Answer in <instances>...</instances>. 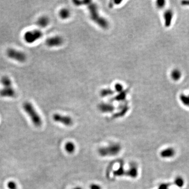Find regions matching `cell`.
Returning <instances> with one entry per match:
<instances>
[{
  "label": "cell",
  "instance_id": "6da1fadb",
  "mask_svg": "<svg viewBox=\"0 0 189 189\" xmlns=\"http://www.w3.org/2000/svg\"><path fill=\"white\" fill-rule=\"evenodd\" d=\"M87 5L88 6L90 16L92 20L100 27L103 28H107L108 27V23L106 19L100 16L95 4L92 3L91 1H89Z\"/></svg>",
  "mask_w": 189,
  "mask_h": 189
},
{
  "label": "cell",
  "instance_id": "7a4b0ae2",
  "mask_svg": "<svg viewBox=\"0 0 189 189\" xmlns=\"http://www.w3.org/2000/svg\"><path fill=\"white\" fill-rule=\"evenodd\" d=\"M24 110L29 117L33 123L36 127H40L42 124V120L40 116L35 110L33 105L29 102L26 101L23 105Z\"/></svg>",
  "mask_w": 189,
  "mask_h": 189
},
{
  "label": "cell",
  "instance_id": "3957f363",
  "mask_svg": "<svg viewBox=\"0 0 189 189\" xmlns=\"http://www.w3.org/2000/svg\"><path fill=\"white\" fill-rule=\"evenodd\" d=\"M122 149L118 143H114L107 147H103L98 150V153L102 157L114 156L118 154Z\"/></svg>",
  "mask_w": 189,
  "mask_h": 189
},
{
  "label": "cell",
  "instance_id": "277c9868",
  "mask_svg": "<svg viewBox=\"0 0 189 189\" xmlns=\"http://www.w3.org/2000/svg\"><path fill=\"white\" fill-rule=\"evenodd\" d=\"M6 54L9 58L20 63L24 62L26 59V55L24 53L14 48H10L7 49Z\"/></svg>",
  "mask_w": 189,
  "mask_h": 189
},
{
  "label": "cell",
  "instance_id": "5b68a950",
  "mask_svg": "<svg viewBox=\"0 0 189 189\" xmlns=\"http://www.w3.org/2000/svg\"><path fill=\"white\" fill-rule=\"evenodd\" d=\"M43 36V33L40 30L35 29L26 32L24 35V40L27 43L32 44L39 40Z\"/></svg>",
  "mask_w": 189,
  "mask_h": 189
},
{
  "label": "cell",
  "instance_id": "8992f818",
  "mask_svg": "<svg viewBox=\"0 0 189 189\" xmlns=\"http://www.w3.org/2000/svg\"><path fill=\"white\" fill-rule=\"evenodd\" d=\"M53 119L57 122H59L68 126H71L73 122V119L70 117L62 115L58 113H55L53 116Z\"/></svg>",
  "mask_w": 189,
  "mask_h": 189
},
{
  "label": "cell",
  "instance_id": "52a82bcc",
  "mask_svg": "<svg viewBox=\"0 0 189 189\" xmlns=\"http://www.w3.org/2000/svg\"><path fill=\"white\" fill-rule=\"evenodd\" d=\"M63 42V40L61 37L56 36L50 37L49 39H47L46 41H45V43L48 47H55L58 46L59 45H62Z\"/></svg>",
  "mask_w": 189,
  "mask_h": 189
},
{
  "label": "cell",
  "instance_id": "ba28073f",
  "mask_svg": "<svg viewBox=\"0 0 189 189\" xmlns=\"http://www.w3.org/2000/svg\"><path fill=\"white\" fill-rule=\"evenodd\" d=\"M16 93L13 86L3 87L2 89L0 90V96L2 97L13 98L16 97Z\"/></svg>",
  "mask_w": 189,
  "mask_h": 189
},
{
  "label": "cell",
  "instance_id": "9c48e42d",
  "mask_svg": "<svg viewBox=\"0 0 189 189\" xmlns=\"http://www.w3.org/2000/svg\"><path fill=\"white\" fill-rule=\"evenodd\" d=\"M99 110L103 112H111L114 110V106L107 103H101L98 106Z\"/></svg>",
  "mask_w": 189,
  "mask_h": 189
},
{
  "label": "cell",
  "instance_id": "30bf717a",
  "mask_svg": "<svg viewBox=\"0 0 189 189\" xmlns=\"http://www.w3.org/2000/svg\"><path fill=\"white\" fill-rule=\"evenodd\" d=\"M49 23V19L46 16H41L37 21V25L40 27H45Z\"/></svg>",
  "mask_w": 189,
  "mask_h": 189
},
{
  "label": "cell",
  "instance_id": "8fae6325",
  "mask_svg": "<svg viewBox=\"0 0 189 189\" xmlns=\"http://www.w3.org/2000/svg\"><path fill=\"white\" fill-rule=\"evenodd\" d=\"M1 82L3 87H8L12 86V82L10 78L7 76H4L1 79Z\"/></svg>",
  "mask_w": 189,
  "mask_h": 189
},
{
  "label": "cell",
  "instance_id": "7c38bea8",
  "mask_svg": "<svg viewBox=\"0 0 189 189\" xmlns=\"http://www.w3.org/2000/svg\"><path fill=\"white\" fill-rule=\"evenodd\" d=\"M65 149L67 152L69 153H73L75 150V146L73 142H68L65 146Z\"/></svg>",
  "mask_w": 189,
  "mask_h": 189
},
{
  "label": "cell",
  "instance_id": "4fadbf2b",
  "mask_svg": "<svg viewBox=\"0 0 189 189\" xmlns=\"http://www.w3.org/2000/svg\"><path fill=\"white\" fill-rule=\"evenodd\" d=\"M59 15L60 18L65 20V19H67V18L69 17L70 15V12L67 9H62L59 11Z\"/></svg>",
  "mask_w": 189,
  "mask_h": 189
},
{
  "label": "cell",
  "instance_id": "5bb4252c",
  "mask_svg": "<svg viewBox=\"0 0 189 189\" xmlns=\"http://www.w3.org/2000/svg\"><path fill=\"white\" fill-rule=\"evenodd\" d=\"M113 175L116 176H126V171H125L122 167H120L119 169L113 172Z\"/></svg>",
  "mask_w": 189,
  "mask_h": 189
},
{
  "label": "cell",
  "instance_id": "9a60e30c",
  "mask_svg": "<svg viewBox=\"0 0 189 189\" xmlns=\"http://www.w3.org/2000/svg\"><path fill=\"white\" fill-rule=\"evenodd\" d=\"M138 175L137 170L135 168H132L128 171H126V176H129L131 177H135Z\"/></svg>",
  "mask_w": 189,
  "mask_h": 189
},
{
  "label": "cell",
  "instance_id": "2e32d148",
  "mask_svg": "<svg viewBox=\"0 0 189 189\" xmlns=\"http://www.w3.org/2000/svg\"><path fill=\"white\" fill-rule=\"evenodd\" d=\"M114 93V92L110 89H103L100 92V95L103 97H106L110 96Z\"/></svg>",
  "mask_w": 189,
  "mask_h": 189
},
{
  "label": "cell",
  "instance_id": "e0dca14e",
  "mask_svg": "<svg viewBox=\"0 0 189 189\" xmlns=\"http://www.w3.org/2000/svg\"><path fill=\"white\" fill-rule=\"evenodd\" d=\"M126 96V92H122L120 93V94H118V95H117L115 99L118 101H122L125 99Z\"/></svg>",
  "mask_w": 189,
  "mask_h": 189
},
{
  "label": "cell",
  "instance_id": "ac0fdd59",
  "mask_svg": "<svg viewBox=\"0 0 189 189\" xmlns=\"http://www.w3.org/2000/svg\"><path fill=\"white\" fill-rule=\"evenodd\" d=\"M127 110H128V108L127 107H123V109H122V110H121L119 112L116 113L114 115V117H122L123 116L124 114H125V113L127 111Z\"/></svg>",
  "mask_w": 189,
  "mask_h": 189
},
{
  "label": "cell",
  "instance_id": "d6986e66",
  "mask_svg": "<svg viewBox=\"0 0 189 189\" xmlns=\"http://www.w3.org/2000/svg\"><path fill=\"white\" fill-rule=\"evenodd\" d=\"M7 186L9 189H18L16 183L13 181H11L7 183Z\"/></svg>",
  "mask_w": 189,
  "mask_h": 189
},
{
  "label": "cell",
  "instance_id": "ffe728a7",
  "mask_svg": "<svg viewBox=\"0 0 189 189\" xmlns=\"http://www.w3.org/2000/svg\"><path fill=\"white\" fill-rule=\"evenodd\" d=\"M115 89L118 93H121L122 92L123 86L120 84H116L115 85Z\"/></svg>",
  "mask_w": 189,
  "mask_h": 189
},
{
  "label": "cell",
  "instance_id": "44dd1931",
  "mask_svg": "<svg viewBox=\"0 0 189 189\" xmlns=\"http://www.w3.org/2000/svg\"><path fill=\"white\" fill-rule=\"evenodd\" d=\"M90 189H101V188L98 185L93 184L90 186Z\"/></svg>",
  "mask_w": 189,
  "mask_h": 189
},
{
  "label": "cell",
  "instance_id": "7402d4cb",
  "mask_svg": "<svg viewBox=\"0 0 189 189\" xmlns=\"http://www.w3.org/2000/svg\"><path fill=\"white\" fill-rule=\"evenodd\" d=\"M73 189H82L81 188V187H76V188H75Z\"/></svg>",
  "mask_w": 189,
  "mask_h": 189
}]
</instances>
